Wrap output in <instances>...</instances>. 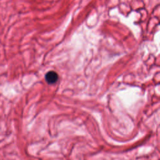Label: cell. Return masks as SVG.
<instances>
[{"label":"cell","mask_w":160,"mask_h":160,"mask_svg":"<svg viewBox=\"0 0 160 160\" xmlns=\"http://www.w3.org/2000/svg\"><path fill=\"white\" fill-rule=\"evenodd\" d=\"M45 79L49 84H54L58 79V74L54 71H49L45 75Z\"/></svg>","instance_id":"1"}]
</instances>
